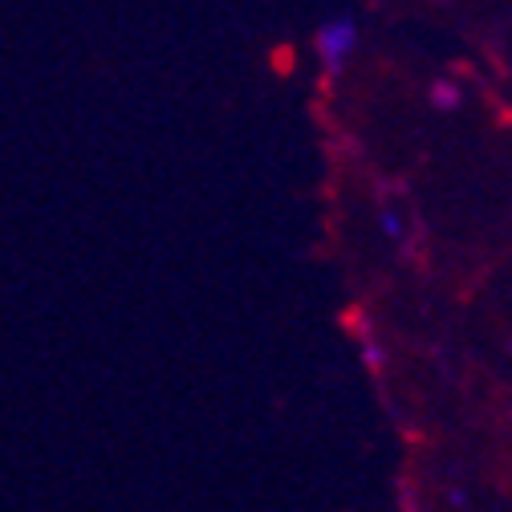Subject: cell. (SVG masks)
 I'll return each mask as SVG.
<instances>
[{"instance_id": "1", "label": "cell", "mask_w": 512, "mask_h": 512, "mask_svg": "<svg viewBox=\"0 0 512 512\" xmlns=\"http://www.w3.org/2000/svg\"><path fill=\"white\" fill-rule=\"evenodd\" d=\"M354 41H358L354 21H330V25L317 29V53H322V61H326V70H330V74H338V70L346 66V57H350Z\"/></svg>"}, {"instance_id": "2", "label": "cell", "mask_w": 512, "mask_h": 512, "mask_svg": "<svg viewBox=\"0 0 512 512\" xmlns=\"http://www.w3.org/2000/svg\"><path fill=\"white\" fill-rule=\"evenodd\" d=\"M378 224H382V232H387V236H403V220L395 212H382Z\"/></svg>"}, {"instance_id": "3", "label": "cell", "mask_w": 512, "mask_h": 512, "mask_svg": "<svg viewBox=\"0 0 512 512\" xmlns=\"http://www.w3.org/2000/svg\"><path fill=\"white\" fill-rule=\"evenodd\" d=\"M456 86H435V106H456Z\"/></svg>"}, {"instance_id": "4", "label": "cell", "mask_w": 512, "mask_h": 512, "mask_svg": "<svg viewBox=\"0 0 512 512\" xmlns=\"http://www.w3.org/2000/svg\"><path fill=\"white\" fill-rule=\"evenodd\" d=\"M362 354H366V362H370V366H382V350H378L374 342H366V346H362Z\"/></svg>"}]
</instances>
